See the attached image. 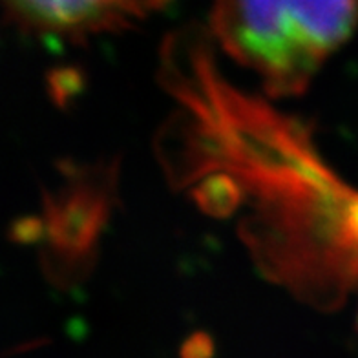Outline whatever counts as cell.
I'll list each match as a JSON object with an SVG mask.
<instances>
[{"label": "cell", "instance_id": "6da1fadb", "mask_svg": "<svg viewBox=\"0 0 358 358\" xmlns=\"http://www.w3.org/2000/svg\"><path fill=\"white\" fill-rule=\"evenodd\" d=\"M213 35L273 97L303 94L358 28V0H214Z\"/></svg>", "mask_w": 358, "mask_h": 358}, {"label": "cell", "instance_id": "3957f363", "mask_svg": "<svg viewBox=\"0 0 358 358\" xmlns=\"http://www.w3.org/2000/svg\"><path fill=\"white\" fill-rule=\"evenodd\" d=\"M357 325H358V318H357Z\"/></svg>", "mask_w": 358, "mask_h": 358}, {"label": "cell", "instance_id": "7a4b0ae2", "mask_svg": "<svg viewBox=\"0 0 358 358\" xmlns=\"http://www.w3.org/2000/svg\"><path fill=\"white\" fill-rule=\"evenodd\" d=\"M170 0H4L13 22L43 37L83 41L132 28Z\"/></svg>", "mask_w": 358, "mask_h": 358}]
</instances>
